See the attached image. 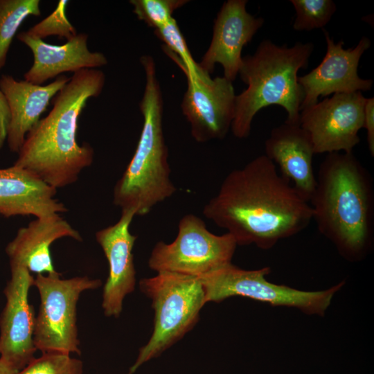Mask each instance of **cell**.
I'll return each instance as SVG.
<instances>
[{"label":"cell","mask_w":374,"mask_h":374,"mask_svg":"<svg viewBox=\"0 0 374 374\" xmlns=\"http://www.w3.org/2000/svg\"><path fill=\"white\" fill-rule=\"evenodd\" d=\"M39 0H0V70L17 30L29 16H39Z\"/></svg>","instance_id":"obj_21"},{"label":"cell","mask_w":374,"mask_h":374,"mask_svg":"<svg viewBox=\"0 0 374 374\" xmlns=\"http://www.w3.org/2000/svg\"><path fill=\"white\" fill-rule=\"evenodd\" d=\"M57 189L33 172L12 165L0 169V215H34L37 218L67 211L54 197Z\"/></svg>","instance_id":"obj_20"},{"label":"cell","mask_w":374,"mask_h":374,"mask_svg":"<svg viewBox=\"0 0 374 374\" xmlns=\"http://www.w3.org/2000/svg\"><path fill=\"white\" fill-rule=\"evenodd\" d=\"M69 80L66 75H60L43 86L25 80H17L7 74L1 76L0 90L5 96L10 116L6 141L11 152H19L27 134L40 120L51 98Z\"/></svg>","instance_id":"obj_17"},{"label":"cell","mask_w":374,"mask_h":374,"mask_svg":"<svg viewBox=\"0 0 374 374\" xmlns=\"http://www.w3.org/2000/svg\"><path fill=\"white\" fill-rule=\"evenodd\" d=\"M363 128L366 130L368 150L374 156V98H366L364 109Z\"/></svg>","instance_id":"obj_27"},{"label":"cell","mask_w":374,"mask_h":374,"mask_svg":"<svg viewBox=\"0 0 374 374\" xmlns=\"http://www.w3.org/2000/svg\"><path fill=\"white\" fill-rule=\"evenodd\" d=\"M270 271L268 267L247 270L231 262L198 278L204 288L206 303H218L231 296H240L320 316L325 314L334 295L344 284L341 282L322 291H303L268 281L265 276Z\"/></svg>","instance_id":"obj_7"},{"label":"cell","mask_w":374,"mask_h":374,"mask_svg":"<svg viewBox=\"0 0 374 374\" xmlns=\"http://www.w3.org/2000/svg\"><path fill=\"white\" fill-rule=\"evenodd\" d=\"M17 37L33 53V65L24 75V80L33 84L41 85L64 72L97 69L107 64L103 53L89 50V36L84 33H78L62 45L50 44L43 39L30 37L25 31Z\"/></svg>","instance_id":"obj_18"},{"label":"cell","mask_w":374,"mask_h":374,"mask_svg":"<svg viewBox=\"0 0 374 374\" xmlns=\"http://www.w3.org/2000/svg\"><path fill=\"white\" fill-rule=\"evenodd\" d=\"M154 35L163 43L164 53L170 57L184 73L198 74L203 71L188 49L186 42L173 17L165 26L155 29Z\"/></svg>","instance_id":"obj_22"},{"label":"cell","mask_w":374,"mask_h":374,"mask_svg":"<svg viewBox=\"0 0 374 374\" xmlns=\"http://www.w3.org/2000/svg\"><path fill=\"white\" fill-rule=\"evenodd\" d=\"M139 287L151 300L154 327L150 339L139 349L126 374H134L183 338L198 322L200 310L206 303L202 283L196 276L158 272L141 279Z\"/></svg>","instance_id":"obj_6"},{"label":"cell","mask_w":374,"mask_h":374,"mask_svg":"<svg viewBox=\"0 0 374 374\" xmlns=\"http://www.w3.org/2000/svg\"><path fill=\"white\" fill-rule=\"evenodd\" d=\"M40 296L35 319L34 345L42 353H81L76 326V305L80 294L101 285L99 279L77 276L60 278V274H37L34 279Z\"/></svg>","instance_id":"obj_8"},{"label":"cell","mask_w":374,"mask_h":374,"mask_svg":"<svg viewBox=\"0 0 374 374\" xmlns=\"http://www.w3.org/2000/svg\"><path fill=\"white\" fill-rule=\"evenodd\" d=\"M81 241L78 231L60 214L39 217L20 228L6 248L10 266H21L30 272L49 274L57 272L51 256L50 247L62 238Z\"/></svg>","instance_id":"obj_19"},{"label":"cell","mask_w":374,"mask_h":374,"mask_svg":"<svg viewBox=\"0 0 374 374\" xmlns=\"http://www.w3.org/2000/svg\"><path fill=\"white\" fill-rule=\"evenodd\" d=\"M366 100L361 91L335 93L301 111L299 124L314 154L353 152L360 141Z\"/></svg>","instance_id":"obj_10"},{"label":"cell","mask_w":374,"mask_h":374,"mask_svg":"<svg viewBox=\"0 0 374 374\" xmlns=\"http://www.w3.org/2000/svg\"><path fill=\"white\" fill-rule=\"evenodd\" d=\"M247 0L224 2L214 21L213 37L208 48L198 64L205 73L213 72L220 64L224 77L233 82L238 75L243 47L251 41L265 19L256 17L246 10Z\"/></svg>","instance_id":"obj_14"},{"label":"cell","mask_w":374,"mask_h":374,"mask_svg":"<svg viewBox=\"0 0 374 374\" xmlns=\"http://www.w3.org/2000/svg\"><path fill=\"white\" fill-rule=\"evenodd\" d=\"M68 3L66 0L59 1L53 12L25 33L30 37L39 39L49 36H57L66 41L73 39L78 33L66 15Z\"/></svg>","instance_id":"obj_25"},{"label":"cell","mask_w":374,"mask_h":374,"mask_svg":"<svg viewBox=\"0 0 374 374\" xmlns=\"http://www.w3.org/2000/svg\"><path fill=\"white\" fill-rule=\"evenodd\" d=\"M187 2L186 0L130 1L137 18L154 30L168 24L173 18V12Z\"/></svg>","instance_id":"obj_24"},{"label":"cell","mask_w":374,"mask_h":374,"mask_svg":"<svg viewBox=\"0 0 374 374\" xmlns=\"http://www.w3.org/2000/svg\"><path fill=\"white\" fill-rule=\"evenodd\" d=\"M140 62L145 74L140 103L143 125L134 155L114 186L113 202L122 211L145 215L175 194L177 188L170 179L162 127L163 98L155 62L148 55Z\"/></svg>","instance_id":"obj_5"},{"label":"cell","mask_w":374,"mask_h":374,"mask_svg":"<svg viewBox=\"0 0 374 374\" xmlns=\"http://www.w3.org/2000/svg\"><path fill=\"white\" fill-rule=\"evenodd\" d=\"M265 155L278 167L300 195L309 202L316 186L313 145L300 124L285 121L265 141Z\"/></svg>","instance_id":"obj_16"},{"label":"cell","mask_w":374,"mask_h":374,"mask_svg":"<svg viewBox=\"0 0 374 374\" xmlns=\"http://www.w3.org/2000/svg\"><path fill=\"white\" fill-rule=\"evenodd\" d=\"M314 50L311 42L279 46L265 39L253 55L242 57L238 74L247 88L235 96L231 130L238 139L249 136L256 114L269 105L287 112L286 122L299 124L304 92L298 72L306 68Z\"/></svg>","instance_id":"obj_4"},{"label":"cell","mask_w":374,"mask_h":374,"mask_svg":"<svg viewBox=\"0 0 374 374\" xmlns=\"http://www.w3.org/2000/svg\"><path fill=\"white\" fill-rule=\"evenodd\" d=\"M10 111L4 95L0 90V149L6 141L7 130L10 121Z\"/></svg>","instance_id":"obj_28"},{"label":"cell","mask_w":374,"mask_h":374,"mask_svg":"<svg viewBox=\"0 0 374 374\" xmlns=\"http://www.w3.org/2000/svg\"><path fill=\"white\" fill-rule=\"evenodd\" d=\"M203 214L226 229L238 245L262 249L299 233L312 220L309 202L265 154L231 170Z\"/></svg>","instance_id":"obj_1"},{"label":"cell","mask_w":374,"mask_h":374,"mask_svg":"<svg viewBox=\"0 0 374 374\" xmlns=\"http://www.w3.org/2000/svg\"><path fill=\"white\" fill-rule=\"evenodd\" d=\"M136 216L132 210H123L116 223L96 233V239L107 260L109 275L103 287L102 307L107 317H118L125 297L136 284L132 249L137 237L130 233Z\"/></svg>","instance_id":"obj_15"},{"label":"cell","mask_w":374,"mask_h":374,"mask_svg":"<svg viewBox=\"0 0 374 374\" xmlns=\"http://www.w3.org/2000/svg\"><path fill=\"white\" fill-rule=\"evenodd\" d=\"M11 278L4 289L6 305L0 316V355L17 371L26 367L37 350L33 341L34 309L28 295L35 278L21 266H10Z\"/></svg>","instance_id":"obj_12"},{"label":"cell","mask_w":374,"mask_h":374,"mask_svg":"<svg viewBox=\"0 0 374 374\" xmlns=\"http://www.w3.org/2000/svg\"><path fill=\"white\" fill-rule=\"evenodd\" d=\"M19 372L14 369L6 361L0 357V374H17Z\"/></svg>","instance_id":"obj_29"},{"label":"cell","mask_w":374,"mask_h":374,"mask_svg":"<svg viewBox=\"0 0 374 374\" xmlns=\"http://www.w3.org/2000/svg\"><path fill=\"white\" fill-rule=\"evenodd\" d=\"M105 82V73L97 69L73 73L54 96L50 112L27 134L13 165L33 172L55 189L75 182L94 156L88 143H78V118L88 100L101 93Z\"/></svg>","instance_id":"obj_2"},{"label":"cell","mask_w":374,"mask_h":374,"mask_svg":"<svg viewBox=\"0 0 374 374\" xmlns=\"http://www.w3.org/2000/svg\"><path fill=\"white\" fill-rule=\"evenodd\" d=\"M309 204L321 233L350 260L363 258L374 235V186L353 152L327 154Z\"/></svg>","instance_id":"obj_3"},{"label":"cell","mask_w":374,"mask_h":374,"mask_svg":"<svg viewBox=\"0 0 374 374\" xmlns=\"http://www.w3.org/2000/svg\"><path fill=\"white\" fill-rule=\"evenodd\" d=\"M323 30L326 42L325 56L316 68L298 78L304 92L301 111L318 103L320 96L369 91L373 86V80L361 78L357 73L360 59L370 48L371 40L363 36L355 46L346 49L344 42L335 43L328 32Z\"/></svg>","instance_id":"obj_13"},{"label":"cell","mask_w":374,"mask_h":374,"mask_svg":"<svg viewBox=\"0 0 374 374\" xmlns=\"http://www.w3.org/2000/svg\"><path fill=\"white\" fill-rule=\"evenodd\" d=\"M238 244L229 233L215 235L193 214L185 215L171 243L158 242L148 259V267L158 272L201 277L231 262Z\"/></svg>","instance_id":"obj_9"},{"label":"cell","mask_w":374,"mask_h":374,"mask_svg":"<svg viewBox=\"0 0 374 374\" xmlns=\"http://www.w3.org/2000/svg\"><path fill=\"white\" fill-rule=\"evenodd\" d=\"M188 87L181 111L199 143L224 139L234 118L235 93L233 82L222 77L211 78L204 71L184 73Z\"/></svg>","instance_id":"obj_11"},{"label":"cell","mask_w":374,"mask_h":374,"mask_svg":"<svg viewBox=\"0 0 374 374\" xmlns=\"http://www.w3.org/2000/svg\"><path fill=\"white\" fill-rule=\"evenodd\" d=\"M17 374H83V365L67 353H43Z\"/></svg>","instance_id":"obj_26"},{"label":"cell","mask_w":374,"mask_h":374,"mask_svg":"<svg viewBox=\"0 0 374 374\" xmlns=\"http://www.w3.org/2000/svg\"><path fill=\"white\" fill-rule=\"evenodd\" d=\"M290 2L296 11L293 29L296 31L323 29L337 10L332 0H291Z\"/></svg>","instance_id":"obj_23"}]
</instances>
